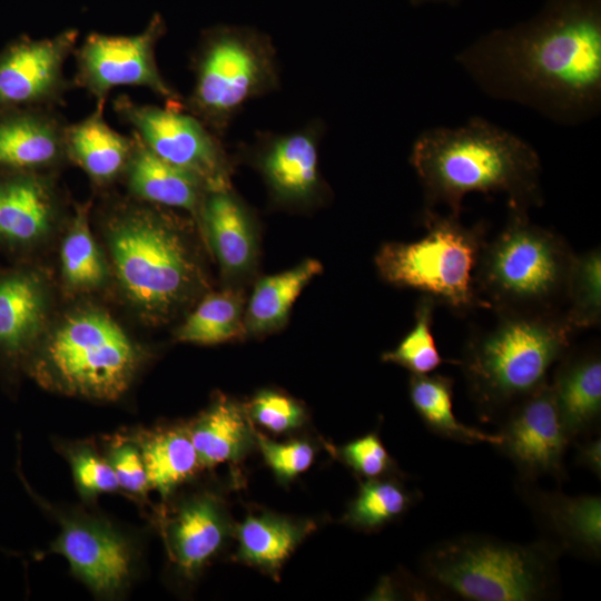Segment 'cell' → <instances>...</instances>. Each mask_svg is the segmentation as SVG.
Returning <instances> with one entry per match:
<instances>
[{
    "mask_svg": "<svg viewBox=\"0 0 601 601\" xmlns=\"http://www.w3.org/2000/svg\"><path fill=\"white\" fill-rule=\"evenodd\" d=\"M308 530V523L269 514L249 515L238 526V558L276 571Z\"/></svg>",
    "mask_w": 601,
    "mask_h": 601,
    "instance_id": "29",
    "label": "cell"
},
{
    "mask_svg": "<svg viewBox=\"0 0 601 601\" xmlns=\"http://www.w3.org/2000/svg\"><path fill=\"white\" fill-rule=\"evenodd\" d=\"M193 67L194 88L183 99V109L216 135L247 100L277 85L270 40L246 27L216 26L204 31Z\"/></svg>",
    "mask_w": 601,
    "mask_h": 601,
    "instance_id": "9",
    "label": "cell"
},
{
    "mask_svg": "<svg viewBox=\"0 0 601 601\" xmlns=\"http://www.w3.org/2000/svg\"><path fill=\"white\" fill-rule=\"evenodd\" d=\"M78 39L79 30L69 28L52 37L21 35L9 41L0 50V111L63 105L73 87L65 65Z\"/></svg>",
    "mask_w": 601,
    "mask_h": 601,
    "instance_id": "13",
    "label": "cell"
},
{
    "mask_svg": "<svg viewBox=\"0 0 601 601\" xmlns=\"http://www.w3.org/2000/svg\"><path fill=\"white\" fill-rule=\"evenodd\" d=\"M61 453L67 457L75 485L83 500L119 490L115 472L96 446L86 442L65 443Z\"/></svg>",
    "mask_w": 601,
    "mask_h": 601,
    "instance_id": "35",
    "label": "cell"
},
{
    "mask_svg": "<svg viewBox=\"0 0 601 601\" xmlns=\"http://www.w3.org/2000/svg\"><path fill=\"white\" fill-rule=\"evenodd\" d=\"M49 510L59 525L50 551L62 555L75 578L95 595L120 597L138 570L136 542L102 516L81 510Z\"/></svg>",
    "mask_w": 601,
    "mask_h": 601,
    "instance_id": "12",
    "label": "cell"
},
{
    "mask_svg": "<svg viewBox=\"0 0 601 601\" xmlns=\"http://www.w3.org/2000/svg\"><path fill=\"white\" fill-rule=\"evenodd\" d=\"M67 121L57 109L0 111V169L50 171L67 161Z\"/></svg>",
    "mask_w": 601,
    "mask_h": 601,
    "instance_id": "17",
    "label": "cell"
},
{
    "mask_svg": "<svg viewBox=\"0 0 601 601\" xmlns=\"http://www.w3.org/2000/svg\"><path fill=\"white\" fill-rule=\"evenodd\" d=\"M47 292L40 276L30 269L0 275V361L10 368L24 366L42 336Z\"/></svg>",
    "mask_w": 601,
    "mask_h": 601,
    "instance_id": "18",
    "label": "cell"
},
{
    "mask_svg": "<svg viewBox=\"0 0 601 601\" xmlns=\"http://www.w3.org/2000/svg\"><path fill=\"white\" fill-rule=\"evenodd\" d=\"M244 329V296L227 289L205 296L176 332L180 342L211 345L238 336Z\"/></svg>",
    "mask_w": 601,
    "mask_h": 601,
    "instance_id": "31",
    "label": "cell"
},
{
    "mask_svg": "<svg viewBox=\"0 0 601 601\" xmlns=\"http://www.w3.org/2000/svg\"><path fill=\"white\" fill-rule=\"evenodd\" d=\"M105 456L115 472L119 490L137 500L145 499L150 487L136 437L112 436L107 443Z\"/></svg>",
    "mask_w": 601,
    "mask_h": 601,
    "instance_id": "36",
    "label": "cell"
},
{
    "mask_svg": "<svg viewBox=\"0 0 601 601\" xmlns=\"http://www.w3.org/2000/svg\"><path fill=\"white\" fill-rule=\"evenodd\" d=\"M425 235L413 243H385L374 262L380 276L388 284L414 288L465 314L489 308L475 286V270L486 243L485 226H465L459 216L441 215L424 208Z\"/></svg>",
    "mask_w": 601,
    "mask_h": 601,
    "instance_id": "8",
    "label": "cell"
},
{
    "mask_svg": "<svg viewBox=\"0 0 601 601\" xmlns=\"http://www.w3.org/2000/svg\"><path fill=\"white\" fill-rule=\"evenodd\" d=\"M577 463L601 477V439L590 437L578 443Z\"/></svg>",
    "mask_w": 601,
    "mask_h": 601,
    "instance_id": "40",
    "label": "cell"
},
{
    "mask_svg": "<svg viewBox=\"0 0 601 601\" xmlns=\"http://www.w3.org/2000/svg\"><path fill=\"white\" fill-rule=\"evenodd\" d=\"M414 496L393 480H371L362 484L347 512V521L363 530H374L404 514Z\"/></svg>",
    "mask_w": 601,
    "mask_h": 601,
    "instance_id": "33",
    "label": "cell"
},
{
    "mask_svg": "<svg viewBox=\"0 0 601 601\" xmlns=\"http://www.w3.org/2000/svg\"><path fill=\"white\" fill-rule=\"evenodd\" d=\"M575 254L555 233L509 207L505 227L485 243L475 270L481 298L497 314L563 315Z\"/></svg>",
    "mask_w": 601,
    "mask_h": 601,
    "instance_id": "4",
    "label": "cell"
},
{
    "mask_svg": "<svg viewBox=\"0 0 601 601\" xmlns=\"http://www.w3.org/2000/svg\"><path fill=\"white\" fill-rule=\"evenodd\" d=\"M410 162L422 185L424 208L446 206L460 217L471 193L504 194L512 208L543 204L535 148L483 117L425 129L413 142Z\"/></svg>",
    "mask_w": 601,
    "mask_h": 601,
    "instance_id": "2",
    "label": "cell"
},
{
    "mask_svg": "<svg viewBox=\"0 0 601 601\" xmlns=\"http://www.w3.org/2000/svg\"><path fill=\"white\" fill-rule=\"evenodd\" d=\"M75 211L61 244V275L69 290L88 293L105 284L107 266L90 230V203L78 205Z\"/></svg>",
    "mask_w": 601,
    "mask_h": 601,
    "instance_id": "30",
    "label": "cell"
},
{
    "mask_svg": "<svg viewBox=\"0 0 601 601\" xmlns=\"http://www.w3.org/2000/svg\"><path fill=\"white\" fill-rule=\"evenodd\" d=\"M131 136L132 150L124 173L130 194L147 204L186 209L198 218L208 191L201 179L158 157L136 132Z\"/></svg>",
    "mask_w": 601,
    "mask_h": 601,
    "instance_id": "21",
    "label": "cell"
},
{
    "mask_svg": "<svg viewBox=\"0 0 601 601\" xmlns=\"http://www.w3.org/2000/svg\"><path fill=\"white\" fill-rule=\"evenodd\" d=\"M522 482V497L560 552L599 560L601 554V499L599 495L569 496Z\"/></svg>",
    "mask_w": 601,
    "mask_h": 601,
    "instance_id": "16",
    "label": "cell"
},
{
    "mask_svg": "<svg viewBox=\"0 0 601 601\" xmlns=\"http://www.w3.org/2000/svg\"><path fill=\"white\" fill-rule=\"evenodd\" d=\"M198 218L224 273H246L256 255L255 233L247 210L230 188L206 191Z\"/></svg>",
    "mask_w": 601,
    "mask_h": 601,
    "instance_id": "23",
    "label": "cell"
},
{
    "mask_svg": "<svg viewBox=\"0 0 601 601\" xmlns=\"http://www.w3.org/2000/svg\"><path fill=\"white\" fill-rule=\"evenodd\" d=\"M342 454L355 472L368 479L380 476L393 465L388 452L375 433L349 442L343 447Z\"/></svg>",
    "mask_w": 601,
    "mask_h": 601,
    "instance_id": "39",
    "label": "cell"
},
{
    "mask_svg": "<svg viewBox=\"0 0 601 601\" xmlns=\"http://www.w3.org/2000/svg\"><path fill=\"white\" fill-rule=\"evenodd\" d=\"M462 0H410V3L413 7H423V6H431V4H449V6H456Z\"/></svg>",
    "mask_w": 601,
    "mask_h": 601,
    "instance_id": "41",
    "label": "cell"
},
{
    "mask_svg": "<svg viewBox=\"0 0 601 601\" xmlns=\"http://www.w3.org/2000/svg\"><path fill=\"white\" fill-rule=\"evenodd\" d=\"M316 138L312 130H304L268 139L259 156V167L279 199L303 203L317 191Z\"/></svg>",
    "mask_w": 601,
    "mask_h": 601,
    "instance_id": "24",
    "label": "cell"
},
{
    "mask_svg": "<svg viewBox=\"0 0 601 601\" xmlns=\"http://www.w3.org/2000/svg\"><path fill=\"white\" fill-rule=\"evenodd\" d=\"M105 105L96 104L87 117L67 122L65 128L67 160L80 167L99 186L124 176L134 145L131 135L125 136L108 125Z\"/></svg>",
    "mask_w": 601,
    "mask_h": 601,
    "instance_id": "22",
    "label": "cell"
},
{
    "mask_svg": "<svg viewBox=\"0 0 601 601\" xmlns=\"http://www.w3.org/2000/svg\"><path fill=\"white\" fill-rule=\"evenodd\" d=\"M550 384L566 436L571 442L597 431L601 417V359L595 351L568 353L558 361Z\"/></svg>",
    "mask_w": 601,
    "mask_h": 601,
    "instance_id": "20",
    "label": "cell"
},
{
    "mask_svg": "<svg viewBox=\"0 0 601 601\" xmlns=\"http://www.w3.org/2000/svg\"><path fill=\"white\" fill-rule=\"evenodd\" d=\"M60 213L48 171L0 169V244L24 249L45 238Z\"/></svg>",
    "mask_w": 601,
    "mask_h": 601,
    "instance_id": "15",
    "label": "cell"
},
{
    "mask_svg": "<svg viewBox=\"0 0 601 601\" xmlns=\"http://www.w3.org/2000/svg\"><path fill=\"white\" fill-rule=\"evenodd\" d=\"M150 490L166 499L200 465L188 428L167 427L135 435Z\"/></svg>",
    "mask_w": 601,
    "mask_h": 601,
    "instance_id": "26",
    "label": "cell"
},
{
    "mask_svg": "<svg viewBox=\"0 0 601 601\" xmlns=\"http://www.w3.org/2000/svg\"><path fill=\"white\" fill-rule=\"evenodd\" d=\"M563 318L573 331L594 327L601 319V254L593 248L575 256Z\"/></svg>",
    "mask_w": 601,
    "mask_h": 601,
    "instance_id": "32",
    "label": "cell"
},
{
    "mask_svg": "<svg viewBox=\"0 0 601 601\" xmlns=\"http://www.w3.org/2000/svg\"><path fill=\"white\" fill-rule=\"evenodd\" d=\"M454 61L490 98L577 126L601 111V0H544L531 18L493 29Z\"/></svg>",
    "mask_w": 601,
    "mask_h": 601,
    "instance_id": "1",
    "label": "cell"
},
{
    "mask_svg": "<svg viewBox=\"0 0 601 601\" xmlns=\"http://www.w3.org/2000/svg\"><path fill=\"white\" fill-rule=\"evenodd\" d=\"M497 323L467 342L462 368L483 417H490L548 383L574 333L563 315L497 314Z\"/></svg>",
    "mask_w": 601,
    "mask_h": 601,
    "instance_id": "5",
    "label": "cell"
},
{
    "mask_svg": "<svg viewBox=\"0 0 601 601\" xmlns=\"http://www.w3.org/2000/svg\"><path fill=\"white\" fill-rule=\"evenodd\" d=\"M321 272L319 262L306 259L289 270L260 279L249 298L244 329L264 334L283 326L298 295Z\"/></svg>",
    "mask_w": 601,
    "mask_h": 601,
    "instance_id": "28",
    "label": "cell"
},
{
    "mask_svg": "<svg viewBox=\"0 0 601 601\" xmlns=\"http://www.w3.org/2000/svg\"><path fill=\"white\" fill-rule=\"evenodd\" d=\"M105 234L118 283L146 319L169 321L207 286L185 230L156 206L138 200L115 206Z\"/></svg>",
    "mask_w": 601,
    "mask_h": 601,
    "instance_id": "3",
    "label": "cell"
},
{
    "mask_svg": "<svg viewBox=\"0 0 601 601\" xmlns=\"http://www.w3.org/2000/svg\"><path fill=\"white\" fill-rule=\"evenodd\" d=\"M560 550L541 540L518 544L481 534L439 542L425 552L430 584L473 601H534L554 587Z\"/></svg>",
    "mask_w": 601,
    "mask_h": 601,
    "instance_id": "7",
    "label": "cell"
},
{
    "mask_svg": "<svg viewBox=\"0 0 601 601\" xmlns=\"http://www.w3.org/2000/svg\"><path fill=\"white\" fill-rule=\"evenodd\" d=\"M112 108L158 157L194 174L208 190L230 188L229 162L216 134L183 104L167 102L161 108L119 95Z\"/></svg>",
    "mask_w": 601,
    "mask_h": 601,
    "instance_id": "11",
    "label": "cell"
},
{
    "mask_svg": "<svg viewBox=\"0 0 601 601\" xmlns=\"http://www.w3.org/2000/svg\"><path fill=\"white\" fill-rule=\"evenodd\" d=\"M435 305L436 303L426 295L420 298L413 328L394 349L382 355L384 362L401 365L417 375L431 374L445 362L432 334Z\"/></svg>",
    "mask_w": 601,
    "mask_h": 601,
    "instance_id": "34",
    "label": "cell"
},
{
    "mask_svg": "<svg viewBox=\"0 0 601 601\" xmlns=\"http://www.w3.org/2000/svg\"><path fill=\"white\" fill-rule=\"evenodd\" d=\"M257 442L266 462L282 481H288L304 472L314 459L313 447L303 441L276 443L258 432H255Z\"/></svg>",
    "mask_w": 601,
    "mask_h": 601,
    "instance_id": "38",
    "label": "cell"
},
{
    "mask_svg": "<svg viewBox=\"0 0 601 601\" xmlns=\"http://www.w3.org/2000/svg\"><path fill=\"white\" fill-rule=\"evenodd\" d=\"M141 361L139 347L109 314L83 308L41 337L23 367L51 391L111 402L128 391Z\"/></svg>",
    "mask_w": 601,
    "mask_h": 601,
    "instance_id": "6",
    "label": "cell"
},
{
    "mask_svg": "<svg viewBox=\"0 0 601 601\" xmlns=\"http://www.w3.org/2000/svg\"><path fill=\"white\" fill-rule=\"evenodd\" d=\"M497 434L502 441L496 447L516 466L521 481L565 476L564 454L570 441L549 382L508 410Z\"/></svg>",
    "mask_w": 601,
    "mask_h": 601,
    "instance_id": "14",
    "label": "cell"
},
{
    "mask_svg": "<svg viewBox=\"0 0 601 601\" xmlns=\"http://www.w3.org/2000/svg\"><path fill=\"white\" fill-rule=\"evenodd\" d=\"M162 534L178 571L194 577L225 542L228 522L216 497L197 494L185 500L166 519Z\"/></svg>",
    "mask_w": 601,
    "mask_h": 601,
    "instance_id": "19",
    "label": "cell"
},
{
    "mask_svg": "<svg viewBox=\"0 0 601 601\" xmlns=\"http://www.w3.org/2000/svg\"><path fill=\"white\" fill-rule=\"evenodd\" d=\"M249 412L258 424L276 433L294 430L305 420L296 401L274 391L259 392L250 402Z\"/></svg>",
    "mask_w": 601,
    "mask_h": 601,
    "instance_id": "37",
    "label": "cell"
},
{
    "mask_svg": "<svg viewBox=\"0 0 601 601\" xmlns=\"http://www.w3.org/2000/svg\"><path fill=\"white\" fill-rule=\"evenodd\" d=\"M166 33V22L156 12L147 26L135 35L89 33L77 45L73 87L106 104L111 90L118 87H144L167 102L181 104V96L162 77L156 60V47Z\"/></svg>",
    "mask_w": 601,
    "mask_h": 601,
    "instance_id": "10",
    "label": "cell"
},
{
    "mask_svg": "<svg viewBox=\"0 0 601 601\" xmlns=\"http://www.w3.org/2000/svg\"><path fill=\"white\" fill-rule=\"evenodd\" d=\"M200 465L213 466L244 456L255 432L240 407L219 397L188 427Z\"/></svg>",
    "mask_w": 601,
    "mask_h": 601,
    "instance_id": "25",
    "label": "cell"
},
{
    "mask_svg": "<svg viewBox=\"0 0 601 601\" xmlns=\"http://www.w3.org/2000/svg\"><path fill=\"white\" fill-rule=\"evenodd\" d=\"M451 377L442 374H412L408 385L411 403L425 426L439 436L465 444L487 443L499 446L501 436L461 423L453 413Z\"/></svg>",
    "mask_w": 601,
    "mask_h": 601,
    "instance_id": "27",
    "label": "cell"
}]
</instances>
